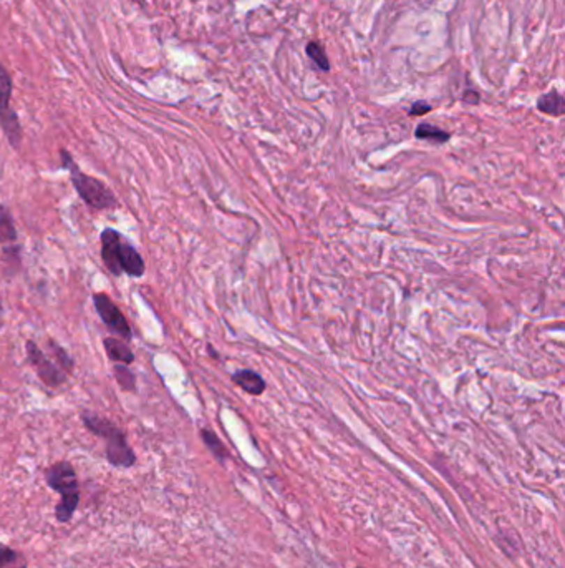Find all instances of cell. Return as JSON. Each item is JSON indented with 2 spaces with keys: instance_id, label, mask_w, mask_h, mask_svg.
Segmentation results:
<instances>
[{
  "instance_id": "6da1fadb",
  "label": "cell",
  "mask_w": 565,
  "mask_h": 568,
  "mask_svg": "<svg viewBox=\"0 0 565 568\" xmlns=\"http://www.w3.org/2000/svg\"><path fill=\"white\" fill-rule=\"evenodd\" d=\"M82 422L91 434L107 442V459L116 469H130L136 464V453L128 444L121 427L91 411L82 412Z\"/></svg>"
},
{
  "instance_id": "7a4b0ae2",
  "label": "cell",
  "mask_w": 565,
  "mask_h": 568,
  "mask_svg": "<svg viewBox=\"0 0 565 568\" xmlns=\"http://www.w3.org/2000/svg\"><path fill=\"white\" fill-rule=\"evenodd\" d=\"M45 481L48 487L61 497L60 504L55 509L56 520L60 523L70 522L80 504V486H78V477L73 465L67 460L52 464L45 470Z\"/></svg>"
},
{
  "instance_id": "3957f363",
  "label": "cell",
  "mask_w": 565,
  "mask_h": 568,
  "mask_svg": "<svg viewBox=\"0 0 565 568\" xmlns=\"http://www.w3.org/2000/svg\"><path fill=\"white\" fill-rule=\"evenodd\" d=\"M61 163H63L65 168L68 170L70 180H72V184L77 189L78 196L82 198L85 203L93 210H112L116 208L118 201L114 195L112 193L107 184L103 182H100L95 176H90L78 168V165L75 163L72 155L67 152V150H61Z\"/></svg>"
},
{
  "instance_id": "277c9868",
  "label": "cell",
  "mask_w": 565,
  "mask_h": 568,
  "mask_svg": "<svg viewBox=\"0 0 565 568\" xmlns=\"http://www.w3.org/2000/svg\"><path fill=\"white\" fill-rule=\"evenodd\" d=\"M12 88H14V83H12L10 75L6 67L0 65V126H2L10 147L17 150L22 143V126L19 117L10 107Z\"/></svg>"
},
{
  "instance_id": "5b68a950",
  "label": "cell",
  "mask_w": 565,
  "mask_h": 568,
  "mask_svg": "<svg viewBox=\"0 0 565 568\" xmlns=\"http://www.w3.org/2000/svg\"><path fill=\"white\" fill-rule=\"evenodd\" d=\"M93 305L95 310L98 312L100 319L107 326V329L116 337L123 339V341L130 342L133 339V331H131L130 323H128L126 316L123 314L120 307L113 303V299L105 293L93 294Z\"/></svg>"
},
{
  "instance_id": "8992f818",
  "label": "cell",
  "mask_w": 565,
  "mask_h": 568,
  "mask_svg": "<svg viewBox=\"0 0 565 568\" xmlns=\"http://www.w3.org/2000/svg\"><path fill=\"white\" fill-rule=\"evenodd\" d=\"M0 246H2V261L7 270L14 275L20 268V245L17 243L14 217L6 205H0Z\"/></svg>"
},
{
  "instance_id": "52a82bcc",
  "label": "cell",
  "mask_w": 565,
  "mask_h": 568,
  "mask_svg": "<svg viewBox=\"0 0 565 568\" xmlns=\"http://www.w3.org/2000/svg\"><path fill=\"white\" fill-rule=\"evenodd\" d=\"M25 349H27V359L30 365L33 367V371L37 372V376L43 384L52 387V389H56L61 384L67 382L68 374L63 372L61 369L56 365L52 358L43 352L38 344L35 341H27L25 342Z\"/></svg>"
},
{
  "instance_id": "ba28073f",
  "label": "cell",
  "mask_w": 565,
  "mask_h": 568,
  "mask_svg": "<svg viewBox=\"0 0 565 568\" xmlns=\"http://www.w3.org/2000/svg\"><path fill=\"white\" fill-rule=\"evenodd\" d=\"M101 259L107 270L112 272L113 276H121V264H120V246H121V235L113 228H105L101 231Z\"/></svg>"
},
{
  "instance_id": "9c48e42d",
  "label": "cell",
  "mask_w": 565,
  "mask_h": 568,
  "mask_svg": "<svg viewBox=\"0 0 565 568\" xmlns=\"http://www.w3.org/2000/svg\"><path fill=\"white\" fill-rule=\"evenodd\" d=\"M120 264L123 275L131 277H141L146 272V264H144V259L141 258L140 251L125 240H121L120 246Z\"/></svg>"
},
{
  "instance_id": "30bf717a",
  "label": "cell",
  "mask_w": 565,
  "mask_h": 568,
  "mask_svg": "<svg viewBox=\"0 0 565 568\" xmlns=\"http://www.w3.org/2000/svg\"><path fill=\"white\" fill-rule=\"evenodd\" d=\"M105 352H107L108 359L114 364H126L130 365L135 361V352L128 346L126 341L118 337H107L103 341Z\"/></svg>"
},
{
  "instance_id": "8fae6325",
  "label": "cell",
  "mask_w": 565,
  "mask_h": 568,
  "mask_svg": "<svg viewBox=\"0 0 565 568\" xmlns=\"http://www.w3.org/2000/svg\"><path fill=\"white\" fill-rule=\"evenodd\" d=\"M232 381L234 384L239 386L247 394L260 395L266 391V381L260 377V374L253 371V369H241V371L234 372Z\"/></svg>"
},
{
  "instance_id": "7c38bea8",
  "label": "cell",
  "mask_w": 565,
  "mask_h": 568,
  "mask_svg": "<svg viewBox=\"0 0 565 568\" xmlns=\"http://www.w3.org/2000/svg\"><path fill=\"white\" fill-rule=\"evenodd\" d=\"M537 108L545 115L562 117L565 112V100L557 90H550L537 100Z\"/></svg>"
},
{
  "instance_id": "4fadbf2b",
  "label": "cell",
  "mask_w": 565,
  "mask_h": 568,
  "mask_svg": "<svg viewBox=\"0 0 565 568\" xmlns=\"http://www.w3.org/2000/svg\"><path fill=\"white\" fill-rule=\"evenodd\" d=\"M48 347H50L52 358H54L52 361H54V363L59 365L61 371L67 372L70 376V374H72V371H73L75 363H73L72 356L68 354V351H65L63 347L59 344V342L54 341V339H48Z\"/></svg>"
},
{
  "instance_id": "5bb4252c",
  "label": "cell",
  "mask_w": 565,
  "mask_h": 568,
  "mask_svg": "<svg viewBox=\"0 0 565 568\" xmlns=\"http://www.w3.org/2000/svg\"><path fill=\"white\" fill-rule=\"evenodd\" d=\"M418 140H428V142H435V143H446L449 140L448 131L438 129V126L431 125V123H421V125L416 126V131H414Z\"/></svg>"
},
{
  "instance_id": "9a60e30c",
  "label": "cell",
  "mask_w": 565,
  "mask_h": 568,
  "mask_svg": "<svg viewBox=\"0 0 565 568\" xmlns=\"http://www.w3.org/2000/svg\"><path fill=\"white\" fill-rule=\"evenodd\" d=\"M201 437L204 440L206 447L209 449L211 453L218 459L219 462H224L227 459V451L224 447V444L220 442V439L216 435L211 429H202L201 430Z\"/></svg>"
},
{
  "instance_id": "2e32d148",
  "label": "cell",
  "mask_w": 565,
  "mask_h": 568,
  "mask_svg": "<svg viewBox=\"0 0 565 568\" xmlns=\"http://www.w3.org/2000/svg\"><path fill=\"white\" fill-rule=\"evenodd\" d=\"M113 372H114V377H116L118 386H120L123 391H126V393H135L136 377H135L133 371H131L126 364H114Z\"/></svg>"
},
{
  "instance_id": "e0dca14e",
  "label": "cell",
  "mask_w": 565,
  "mask_h": 568,
  "mask_svg": "<svg viewBox=\"0 0 565 568\" xmlns=\"http://www.w3.org/2000/svg\"><path fill=\"white\" fill-rule=\"evenodd\" d=\"M307 55L313 64L317 65V68H320L322 72H329L330 70V61L329 57H326V52L322 43L312 41L307 43Z\"/></svg>"
},
{
  "instance_id": "ac0fdd59",
  "label": "cell",
  "mask_w": 565,
  "mask_h": 568,
  "mask_svg": "<svg viewBox=\"0 0 565 568\" xmlns=\"http://www.w3.org/2000/svg\"><path fill=\"white\" fill-rule=\"evenodd\" d=\"M19 552H15L14 548H10L8 545L2 544L0 541V568H6L8 565H12V563H15L19 560Z\"/></svg>"
},
{
  "instance_id": "d6986e66",
  "label": "cell",
  "mask_w": 565,
  "mask_h": 568,
  "mask_svg": "<svg viewBox=\"0 0 565 568\" xmlns=\"http://www.w3.org/2000/svg\"><path fill=\"white\" fill-rule=\"evenodd\" d=\"M428 112H431V105H428L426 102H414L412 105V108H409V115L412 117H421V115H426Z\"/></svg>"
},
{
  "instance_id": "ffe728a7",
  "label": "cell",
  "mask_w": 565,
  "mask_h": 568,
  "mask_svg": "<svg viewBox=\"0 0 565 568\" xmlns=\"http://www.w3.org/2000/svg\"><path fill=\"white\" fill-rule=\"evenodd\" d=\"M462 100H465V102L469 103V105L479 103V95H478V92H474V90H466L465 95H462Z\"/></svg>"
},
{
  "instance_id": "44dd1931",
  "label": "cell",
  "mask_w": 565,
  "mask_h": 568,
  "mask_svg": "<svg viewBox=\"0 0 565 568\" xmlns=\"http://www.w3.org/2000/svg\"><path fill=\"white\" fill-rule=\"evenodd\" d=\"M17 568H27L25 565H22V567H17Z\"/></svg>"
},
{
  "instance_id": "7402d4cb",
  "label": "cell",
  "mask_w": 565,
  "mask_h": 568,
  "mask_svg": "<svg viewBox=\"0 0 565 568\" xmlns=\"http://www.w3.org/2000/svg\"><path fill=\"white\" fill-rule=\"evenodd\" d=\"M359 568H361V567H359Z\"/></svg>"
}]
</instances>
